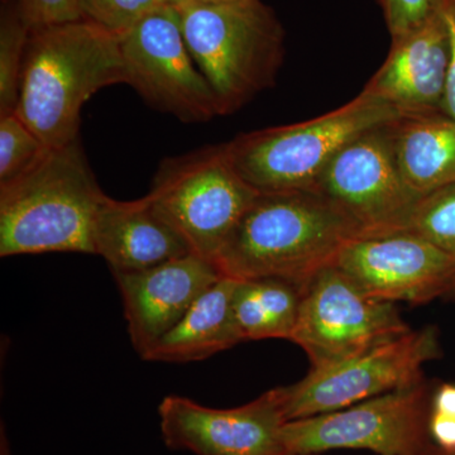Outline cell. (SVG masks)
I'll list each match as a JSON object with an SVG mask.
<instances>
[{"label":"cell","mask_w":455,"mask_h":455,"mask_svg":"<svg viewBox=\"0 0 455 455\" xmlns=\"http://www.w3.org/2000/svg\"><path fill=\"white\" fill-rule=\"evenodd\" d=\"M127 84L118 33L89 20L31 29L17 116L50 148L79 140L80 113L99 90Z\"/></svg>","instance_id":"1"},{"label":"cell","mask_w":455,"mask_h":455,"mask_svg":"<svg viewBox=\"0 0 455 455\" xmlns=\"http://www.w3.org/2000/svg\"><path fill=\"white\" fill-rule=\"evenodd\" d=\"M361 227L313 191L259 194L215 259L223 276L278 278L304 289Z\"/></svg>","instance_id":"2"},{"label":"cell","mask_w":455,"mask_h":455,"mask_svg":"<svg viewBox=\"0 0 455 455\" xmlns=\"http://www.w3.org/2000/svg\"><path fill=\"white\" fill-rule=\"evenodd\" d=\"M104 196L79 140L47 149L22 175L0 184V256L94 254Z\"/></svg>","instance_id":"3"},{"label":"cell","mask_w":455,"mask_h":455,"mask_svg":"<svg viewBox=\"0 0 455 455\" xmlns=\"http://www.w3.org/2000/svg\"><path fill=\"white\" fill-rule=\"evenodd\" d=\"M185 42L220 104L235 113L274 85L284 56V28L262 0L178 5Z\"/></svg>","instance_id":"4"},{"label":"cell","mask_w":455,"mask_h":455,"mask_svg":"<svg viewBox=\"0 0 455 455\" xmlns=\"http://www.w3.org/2000/svg\"><path fill=\"white\" fill-rule=\"evenodd\" d=\"M403 118L395 108L362 90L324 116L242 133L226 148L236 171L259 194L314 191L328 164L350 140Z\"/></svg>","instance_id":"5"},{"label":"cell","mask_w":455,"mask_h":455,"mask_svg":"<svg viewBox=\"0 0 455 455\" xmlns=\"http://www.w3.org/2000/svg\"><path fill=\"white\" fill-rule=\"evenodd\" d=\"M259 196L236 171L226 143L163 161L148 194L193 253L214 265Z\"/></svg>","instance_id":"6"},{"label":"cell","mask_w":455,"mask_h":455,"mask_svg":"<svg viewBox=\"0 0 455 455\" xmlns=\"http://www.w3.org/2000/svg\"><path fill=\"white\" fill-rule=\"evenodd\" d=\"M430 385L424 379L338 411L287 421L284 455L367 449L379 455H429Z\"/></svg>","instance_id":"7"},{"label":"cell","mask_w":455,"mask_h":455,"mask_svg":"<svg viewBox=\"0 0 455 455\" xmlns=\"http://www.w3.org/2000/svg\"><path fill=\"white\" fill-rule=\"evenodd\" d=\"M410 331L395 302L371 298L329 265L302 289L298 322L289 340L304 349L311 368H323Z\"/></svg>","instance_id":"8"},{"label":"cell","mask_w":455,"mask_h":455,"mask_svg":"<svg viewBox=\"0 0 455 455\" xmlns=\"http://www.w3.org/2000/svg\"><path fill=\"white\" fill-rule=\"evenodd\" d=\"M442 357L434 326L410 331L339 363L311 368L280 387L287 421L328 414L424 379L423 367Z\"/></svg>","instance_id":"9"},{"label":"cell","mask_w":455,"mask_h":455,"mask_svg":"<svg viewBox=\"0 0 455 455\" xmlns=\"http://www.w3.org/2000/svg\"><path fill=\"white\" fill-rule=\"evenodd\" d=\"M127 84L149 106L181 122H208L220 104L185 42L176 5L149 12L119 35Z\"/></svg>","instance_id":"10"},{"label":"cell","mask_w":455,"mask_h":455,"mask_svg":"<svg viewBox=\"0 0 455 455\" xmlns=\"http://www.w3.org/2000/svg\"><path fill=\"white\" fill-rule=\"evenodd\" d=\"M390 124L364 132L344 146L313 191L355 220L362 236L395 232L419 197L398 169Z\"/></svg>","instance_id":"11"},{"label":"cell","mask_w":455,"mask_h":455,"mask_svg":"<svg viewBox=\"0 0 455 455\" xmlns=\"http://www.w3.org/2000/svg\"><path fill=\"white\" fill-rule=\"evenodd\" d=\"M333 265L379 300H455V257L411 233L358 236L341 248Z\"/></svg>","instance_id":"12"},{"label":"cell","mask_w":455,"mask_h":455,"mask_svg":"<svg viewBox=\"0 0 455 455\" xmlns=\"http://www.w3.org/2000/svg\"><path fill=\"white\" fill-rule=\"evenodd\" d=\"M164 444L196 455H284L280 387L235 409H212L170 395L158 406Z\"/></svg>","instance_id":"13"},{"label":"cell","mask_w":455,"mask_h":455,"mask_svg":"<svg viewBox=\"0 0 455 455\" xmlns=\"http://www.w3.org/2000/svg\"><path fill=\"white\" fill-rule=\"evenodd\" d=\"M132 344L142 357L223 275L212 260L185 254L139 272L114 274Z\"/></svg>","instance_id":"14"},{"label":"cell","mask_w":455,"mask_h":455,"mask_svg":"<svg viewBox=\"0 0 455 455\" xmlns=\"http://www.w3.org/2000/svg\"><path fill=\"white\" fill-rule=\"evenodd\" d=\"M448 64L449 36L439 2L420 26L392 38L386 61L363 90L403 118L442 116Z\"/></svg>","instance_id":"15"},{"label":"cell","mask_w":455,"mask_h":455,"mask_svg":"<svg viewBox=\"0 0 455 455\" xmlns=\"http://www.w3.org/2000/svg\"><path fill=\"white\" fill-rule=\"evenodd\" d=\"M92 244L94 254L107 260L113 274L143 271L193 253L148 196L133 202L104 196L95 218Z\"/></svg>","instance_id":"16"},{"label":"cell","mask_w":455,"mask_h":455,"mask_svg":"<svg viewBox=\"0 0 455 455\" xmlns=\"http://www.w3.org/2000/svg\"><path fill=\"white\" fill-rule=\"evenodd\" d=\"M235 283V278L221 277L142 358L149 362L188 363L243 343L232 311Z\"/></svg>","instance_id":"17"},{"label":"cell","mask_w":455,"mask_h":455,"mask_svg":"<svg viewBox=\"0 0 455 455\" xmlns=\"http://www.w3.org/2000/svg\"><path fill=\"white\" fill-rule=\"evenodd\" d=\"M390 134L401 175L419 196L455 184V121L445 116L403 118Z\"/></svg>","instance_id":"18"},{"label":"cell","mask_w":455,"mask_h":455,"mask_svg":"<svg viewBox=\"0 0 455 455\" xmlns=\"http://www.w3.org/2000/svg\"><path fill=\"white\" fill-rule=\"evenodd\" d=\"M301 298V287L289 281L236 280L232 311L242 341L289 340L298 322Z\"/></svg>","instance_id":"19"},{"label":"cell","mask_w":455,"mask_h":455,"mask_svg":"<svg viewBox=\"0 0 455 455\" xmlns=\"http://www.w3.org/2000/svg\"><path fill=\"white\" fill-rule=\"evenodd\" d=\"M395 232L420 236L455 257V184L419 196Z\"/></svg>","instance_id":"20"},{"label":"cell","mask_w":455,"mask_h":455,"mask_svg":"<svg viewBox=\"0 0 455 455\" xmlns=\"http://www.w3.org/2000/svg\"><path fill=\"white\" fill-rule=\"evenodd\" d=\"M29 33L17 5L8 0L0 20V116L16 112Z\"/></svg>","instance_id":"21"},{"label":"cell","mask_w":455,"mask_h":455,"mask_svg":"<svg viewBox=\"0 0 455 455\" xmlns=\"http://www.w3.org/2000/svg\"><path fill=\"white\" fill-rule=\"evenodd\" d=\"M49 148L16 112L0 116V184L22 175Z\"/></svg>","instance_id":"22"},{"label":"cell","mask_w":455,"mask_h":455,"mask_svg":"<svg viewBox=\"0 0 455 455\" xmlns=\"http://www.w3.org/2000/svg\"><path fill=\"white\" fill-rule=\"evenodd\" d=\"M86 20L106 27L114 33L127 31L140 18L161 5L167 0H79ZM170 4V3H169Z\"/></svg>","instance_id":"23"},{"label":"cell","mask_w":455,"mask_h":455,"mask_svg":"<svg viewBox=\"0 0 455 455\" xmlns=\"http://www.w3.org/2000/svg\"><path fill=\"white\" fill-rule=\"evenodd\" d=\"M29 28L85 20L79 0H13Z\"/></svg>","instance_id":"24"},{"label":"cell","mask_w":455,"mask_h":455,"mask_svg":"<svg viewBox=\"0 0 455 455\" xmlns=\"http://www.w3.org/2000/svg\"><path fill=\"white\" fill-rule=\"evenodd\" d=\"M392 38L412 31L439 7L440 0H379Z\"/></svg>","instance_id":"25"},{"label":"cell","mask_w":455,"mask_h":455,"mask_svg":"<svg viewBox=\"0 0 455 455\" xmlns=\"http://www.w3.org/2000/svg\"><path fill=\"white\" fill-rule=\"evenodd\" d=\"M440 9L449 36V64L443 99V114L455 121V0H440Z\"/></svg>","instance_id":"26"},{"label":"cell","mask_w":455,"mask_h":455,"mask_svg":"<svg viewBox=\"0 0 455 455\" xmlns=\"http://www.w3.org/2000/svg\"><path fill=\"white\" fill-rule=\"evenodd\" d=\"M429 435L445 454L455 453V418L431 410Z\"/></svg>","instance_id":"27"},{"label":"cell","mask_w":455,"mask_h":455,"mask_svg":"<svg viewBox=\"0 0 455 455\" xmlns=\"http://www.w3.org/2000/svg\"><path fill=\"white\" fill-rule=\"evenodd\" d=\"M431 410L455 418L454 383H442L436 387L431 397Z\"/></svg>","instance_id":"28"},{"label":"cell","mask_w":455,"mask_h":455,"mask_svg":"<svg viewBox=\"0 0 455 455\" xmlns=\"http://www.w3.org/2000/svg\"><path fill=\"white\" fill-rule=\"evenodd\" d=\"M194 2V3H229V2H241V0H184V2ZM181 3V4H182Z\"/></svg>","instance_id":"29"},{"label":"cell","mask_w":455,"mask_h":455,"mask_svg":"<svg viewBox=\"0 0 455 455\" xmlns=\"http://www.w3.org/2000/svg\"><path fill=\"white\" fill-rule=\"evenodd\" d=\"M167 2H169L170 4L176 5V7H178V5L181 4L184 0H167Z\"/></svg>","instance_id":"30"},{"label":"cell","mask_w":455,"mask_h":455,"mask_svg":"<svg viewBox=\"0 0 455 455\" xmlns=\"http://www.w3.org/2000/svg\"><path fill=\"white\" fill-rule=\"evenodd\" d=\"M448 455H455V453H453V454H448Z\"/></svg>","instance_id":"31"},{"label":"cell","mask_w":455,"mask_h":455,"mask_svg":"<svg viewBox=\"0 0 455 455\" xmlns=\"http://www.w3.org/2000/svg\"><path fill=\"white\" fill-rule=\"evenodd\" d=\"M7 2H8V0H5V3H7Z\"/></svg>","instance_id":"32"}]
</instances>
